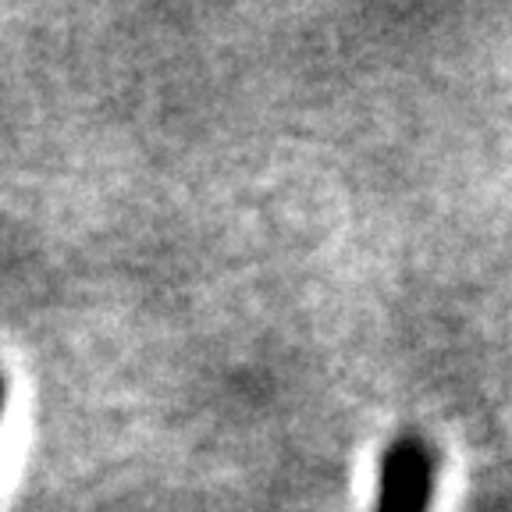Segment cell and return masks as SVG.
<instances>
[{"instance_id":"cell-2","label":"cell","mask_w":512,"mask_h":512,"mask_svg":"<svg viewBox=\"0 0 512 512\" xmlns=\"http://www.w3.org/2000/svg\"><path fill=\"white\" fill-rule=\"evenodd\" d=\"M4 413H8V377L0 370V420H4Z\"/></svg>"},{"instance_id":"cell-1","label":"cell","mask_w":512,"mask_h":512,"mask_svg":"<svg viewBox=\"0 0 512 512\" xmlns=\"http://www.w3.org/2000/svg\"><path fill=\"white\" fill-rule=\"evenodd\" d=\"M438 488V452L420 434H399L384 448L374 512H431Z\"/></svg>"}]
</instances>
